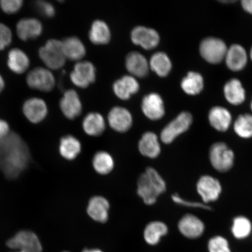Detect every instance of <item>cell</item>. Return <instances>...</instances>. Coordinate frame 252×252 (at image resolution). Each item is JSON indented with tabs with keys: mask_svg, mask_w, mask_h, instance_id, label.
Returning a JSON list of instances; mask_svg holds the SVG:
<instances>
[{
	"mask_svg": "<svg viewBox=\"0 0 252 252\" xmlns=\"http://www.w3.org/2000/svg\"><path fill=\"white\" fill-rule=\"evenodd\" d=\"M204 86L203 78L200 74L189 72L187 77L183 79L181 83L182 90L185 93L191 95L199 94Z\"/></svg>",
	"mask_w": 252,
	"mask_h": 252,
	"instance_id": "cell-33",
	"label": "cell"
},
{
	"mask_svg": "<svg viewBox=\"0 0 252 252\" xmlns=\"http://www.w3.org/2000/svg\"><path fill=\"white\" fill-rule=\"evenodd\" d=\"M35 7L37 11L43 17L51 18L55 15V8L51 3L45 1H36Z\"/></svg>",
	"mask_w": 252,
	"mask_h": 252,
	"instance_id": "cell-39",
	"label": "cell"
},
{
	"mask_svg": "<svg viewBox=\"0 0 252 252\" xmlns=\"http://www.w3.org/2000/svg\"><path fill=\"white\" fill-rule=\"evenodd\" d=\"M197 190L204 203L218 200L222 191V187L218 179L210 175L201 176L197 184Z\"/></svg>",
	"mask_w": 252,
	"mask_h": 252,
	"instance_id": "cell-9",
	"label": "cell"
},
{
	"mask_svg": "<svg viewBox=\"0 0 252 252\" xmlns=\"http://www.w3.org/2000/svg\"><path fill=\"white\" fill-rule=\"evenodd\" d=\"M131 40L135 45L146 50H151L158 45L160 37L156 30L140 26L132 31Z\"/></svg>",
	"mask_w": 252,
	"mask_h": 252,
	"instance_id": "cell-11",
	"label": "cell"
},
{
	"mask_svg": "<svg viewBox=\"0 0 252 252\" xmlns=\"http://www.w3.org/2000/svg\"><path fill=\"white\" fill-rule=\"evenodd\" d=\"M90 39L95 45H105L110 39V31L105 23L100 20L94 22L89 33Z\"/></svg>",
	"mask_w": 252,
	"mask_h": 252,
	"instance_id": "cell-30",
	"label": "cell"
},
{
	"mask_svg": "<svg viewBox=\"0 0 252 252\" xmlns=\"http://www.w3.org/2000/svg\"><path fill=\"white\" fill-rule=\"evenodd\" d=\"M210 124L217 131L224 132L228 130L232 122L231 113L222 107H214L209 115Z\"/></svg>",
	"mask_w": 252,
	"mask_h": 252,
	"instance_id": "cell-25",
	"label": "cell"
},
{
	"mask_svg": "<svg viewBox=\"0 0 252 252\" xmlns=\"http://www.w3.org/2000/svg\"><path fill=\"white\" fill-rule=\"evenodd\" d=\"M30 65L28 56L23 50L15 48L9 52L7 65L9 70L17 74H22L26 71Z\"/></svg>",
	"mask_w": 252,
	"mask_h": 252,
	"instance_id": "cell-23",
	"label": "cell"
},
{
	"mask_svg": "<svg viewBox=\"0 0 252 252\" xmlns=\"http://www.w3.org/2000/svg\"><path fill=\"white\" fill-rule=\"evenodd\" d=\"M110 204L108 200L102 196L91 198L87 207V213L96 222L104 223L108 220Z\"/></svg>",
	"mask_w": 252,
	"mask_h": 252,
	"instance_id": "cell-19",
	"label": "cell"
},
{
	"mask_svg": "<svg viewBox=\"0 0 252 252\" xmlns=\"http://www.w3.org/2000/svg\"><path fill=\"white\" fill-rule=\"evenodd\" d=\"M94 168L100 175H107L114 168L113 157L106 151H99L94 156L93 160Z\"/></svg>",
	"mask_w": 252,
	"mask_h": 252,
	"instance_id": "cell-32",
	"label": "cell"
},
{
	"mask_svg": "<svg viewBox=\"0 0 252 252\" xmlns=\"http://www.w3.org/2000/svg\"><path fill=\"white\" fill-rule=\"evenodd\" d=\"M12 34L10 28L4 24L0 23V51L10 45Z\"/></svg>",
	"mask_w": 252,
	"mask_h": 252,
	"instance_id": "cell-38",
	"label": "cell"
},
{
	"mask_svg": "<svg viewBox=\"0 0 252 252\" xmlns=\"http://www.w3.org/2000/svg\"><path fill=\"white\" fill-rule=\"evenodd\" d=\"M27 83L32 89L43 92H50L56 84L52 72L43 67H37L31 70L27 75Z\"/></svg>",
	"mask_w": 252,
	"mask_h": 252,
	"instance_id": "cell-8",
	"label": "cell"
},
{
	"mask_svg": "<svg viewBox=\"0 0 252 252\" xmlns=\"http://www.w3.org/2000/svg\"><path fill=\"white\" fill-rule=\"evenodd\" d=\"M210 160L214 169L220 172H226L232 168L234 153L223 143H216L210 149Z\"/></svg>",
	"mask_w": 252,
	"mask_h": 252,
	"instance_id": "cell-5",
	"label": "cell"
},
{
	"mask_svg": "<svg viewBox=\"0 0 252 252\" xmlns=\"http://www.w3.org/2000/svg\"><path fill=\"white\" fill-rule=\"evenodd\" d=\"M39 56L44 64L52 70L62 68L66 62L62 42L57 39L47 40L45 45L39 49Z\"/></svg>",
	"mask_w": 252,
	"mask_h": 252,
	"instance_id": "cell-3",
	"label": "cell"
},
{
	"mask_svg": "<svg viewBox=\"0 0 252 252\" xmlns=\"http://www.w3.org/2000/svg\"><path fill=\"white\" fill-rule=\"evenodd\" d=\"M82 252H103L99 249H86L84 250Z\"/></svg>",
	"mask_w": 252,
	"mask_h": 252,
	"instance_id": "cell-44",
	"label": "cell"
},
{
	"mask_svg": "<svg viewBox=\"0 0 252 252\" xmlns=\"http://www.w3.org/2000/svg\"><path fill=\"white\" fill-rule=\"evenodd\" d=\"M251 108H252V103H251Z\"/></svg>",
	"mask_w": 252,
	"mask_h": 252,
	"instance_id": "cell-46",
	"label": "cell"
},
{
	"mask_svg": "<svg viewBox=\"0 0 252 252\" xmlns=\"http://www.w3.org/2000/svg\"><path fill=\"white\" fill-rule=\"evenodd\" d=\"M43 32V25L36 18H23L17 24V34L21 40L37 39Z\"/></svg>",
	"mask_w": 252,
	"mask_h": 252,
	"instance_id": "cell-16",
	"label": "cell"
},
{
	"mask_svg": "<svg viewBox=\"0 0 252 252\" xmlns=\"http://www.w3.org/2000/svg\"><path fill=\"white\" fill-rule=\"evenodd\" d=\"M250 56H251V58L252 61V49L251 50Z\"/></svg>",
	"mask_w": 252,
	"mask_h": 252,
	"instance_id": "cell-45",
	"label": "cell"
},
{
	"mask_svg": "<svg viewBox=\"0 0 252 252\" xmlns=\"http://www.w3.org/2000/svg\"><path fill=\"white\" fill-rule=\"evenodd\" d=\"M83 127L86 133L90 136H99L105 130V119L98 113H90L84 118Z\"/></svg>",
	"mask_w": 252,
	"mask_h": 252,
	"instance_id": "cell-26",
	"label": "cell"
},
{
	"mask_svg": "<svg viewBox=\"0 0 252 252\" xmlns=\"http://www.w3.org/2000/svg\"><path fill=\"white\" fill-rule=\"evenodd\" d=\"M30 153L20 135L10 132L0 140V170L8 179L17 178L27 168Z\"/></svg>",
	"mask_w": 252,
	"mask_h": 252,
	"instance_id": "cell-1",
	"label": "cell"
},
{
	"mask_svg": "<svg viewBox=\"0 0 252 252\" xmlns=\"http://www.w3.org/2000/svg\"><path fill=\"white\" fill-rule=\"evenodd\" d=\"M234 130L236 134L241 138L252 137V115L239 116L235 121Z\"/></svg>",
	"mask_w": 252,
	"mask_h": 252,
	"instance_id": "cell-35",
	"label": "cell"
},
{
	"mask_svg": "<svg viewBox=\"0 0 252 252\" xmlns=\"http://www.w3.org/2000/svg\"><path fill=\"white\" fill-rule=\"evenodd\" d=\"M168 232V226L165 223L160 221L151 222L144 229V238L148 244L156 245Z\"/></svg>",
	"mask_w": 252,
	"mask_h": 252,
	"instance_id": "cell-28",
	"label": "cell"
},
{
	"mask_svg": "<svg viewBox=\"0 0 252 252\" xmlns=\"http://www.w3.org/2000/svg\"><path fill=\"white\" fill-rule=\"evenodd\" d=\"M126 67L134 77H145L149 74L150 70V64L147 59L137 52H131L127 55Z\"/></svg>",
	"mask_w": 252,
	"mask_h": 252,
	"instance_id": "cell-18",
	"label": "cell"
},
{
	"mask_svg": "<svg viewBox=\"0 0 252 252\" xmlns=\"http://www.w3.org/2000/svg\"><path fill=\"white\" fill-rule=\"evenodd\" d=\"M23 109L25 117L34 124L42 122L48 113L46 102L39 97H32L26 100Z\"/></svg>",
	"mask_w": 252,
	"mask_h": 252,
	"instance_id": "cell-12",
	"label": "cell"
},
{
	"mask_svg": "<svg viewBox=\"0 0 252 252\" xmlns=\"http://www.w3.org/2000/svg\"><path fill=\"white\" fill-rule=\"evenodd\" d=\"M5 87V82L4 79H3L1 75L0 74V93L2 92L3 90L4 89Z\"/></svg>",
	"mask_w": 252,
	"mask_h": 252,
	"instance_id": "cell-43",
	"label": "cell"
},
{
	"mask_svg": "<svg viewBox=\"0 0 252 252\" xmlns=\"http://www.w3.org/2000/svg\"><path fill=\"white\" fill-rule=\"evenodd\" d=\"M227 50V47L222 40L214 37L205 39L200 46L201 56L212 64L221 62L225 59Z\"/></svg>",
	"mask_w": 252,
	"mask_h": 252,
	"instance_id": "cell-7",
	"label": "cell"
},
{
	"mask_svg": "<svg viewBox=\"0 0 252 252\" xmlns=\"http://www.w3.org/2000/svg\"><path fill=\"white\" fill-rule=\"evenodd\" d=\"M191 124L190 113L182 112L163 129L160 133V140L166 144H171L179 135L188 131Z\"/></svg>",
	"mask_w": 252,
	"mask_h": 252,
	"instance_id": "cell-6",
	"label": "cell"
},
{
	"mask_svg": "<svg viewBox=\"0 0 252 252\" xmlns=\"http://www.w3.org/2000/svg\"><path fill=\"white\" fill-rule=\"evenodd\" d=\"M242 5L246 11L252 14V0H244L242 1Z\"/></svg>",
	"mask_w": 252,
	"mask_h": 252,
	"instance_id": "cell-42",
	"label": "cell"
},
{
	"mask_svg": "<svg viewBox=\"0 0 252 252\" xmlns=\"http://www.w3.org/2000/svg\"><path fill=\"white\" fill-rule=\"evenodd\" d=\"M141 108L145 116L152 121H158L165 115L162 97L156 93H151L145 96L142 102Z\"/></svg>",
	"mask_w": 252,
	"mask_h": 252,
	"instance_id": "cell-14",
	"label": "cell"
},
{
	"mask_svg": "<svg viewBox=\"0 0 252 252\" xmlns=\"http://www.w3.org/2000/svg\"><path fill=\"white\" fill-rule=\"evenodd\" d=\"M208 249L209 252H231L228 241L220 236L211 238L208 244Z\"/></svg>",
	"mask_w": 252,
	"mask_h": 252,
	"instance_id": "cell-36",
	"label": "cell"
},
{
	"mask_svg": "<svg viewBox=\"0 0 252 252\" xmlns=\"http://www.w3.org/2000/svg\"><path fill=\"white\" fill-rule=\"evenodd\" d=\"M172 198L173 201L176 204L182 205V206L192 207V208H200L203 209H211V208L207 206L206 204L198 202H193V201H189L186 200L179 196L178 194L172 195Z\"/></svg>",
	"mask_w": 252,
	"mask_h": 252,
	"instance_id": "cell-40",
	"label": "cell"
},
{
	"mask_svg": "<svg viewBox=\"0 0 252 252\" xmlns=\"http://www.w3.org/2000/svg\"><path fill=\"white\" fill-rule=\"evenodd\" d=\"M224 94L226 100L232 105H239L245 99V90L241 82L237 79H232L226 84Z\"/></svg>",
	"mask_w": 252,
	"mask_h": 252,
	"instance_id": "cell-29",
	"label": "cell"
},
{
	"mask_svg": "<svg viewBox=\"0 0 252 252\" xmlns=\"http://www.w3.org/2000/svg\"><path fill=\"white\" fill-rule=\"evenodd\" d=\"M60 107L63 114L68 119L78 117L82 112V104L76 91L73 90L65 91L60 102Z\"/></svg>",
	"mask_w": 252,
	"mask_h": 252,
	"instance_id": "cell-17",
	"label": "cell"
},
{
	"mask_svg": "<svg viewBox=\"0 0 252 252\" xmlns=\"http://www.w3.org/2000/svg\"><path fill=\"white\" fill-rule=\"evenodd\" d=\"M9 133L10 131L8 123L4 120L0 119V140L7 136Z\"/></svg>",
	"mask_w": 252,
	"mask_h": 252,
	"instance_id": "cell-41",
	"label": "cell"
},
{
	"mask_svg": "<svg viewBox=\"0 0 252 252\" xmlns=\"http://www.w3.org/2000/svg\"><path fill=\"white\" fill-rule=\"evenodd\" d=\"M7 246L12 252H42V244L34 232L30 231L18 232L7 242Z\"/></svg>",
	"mask_w": 252,
	"mask_h": 252,
	"instance_id": "cell-4",
	"label": "cell"
},
{
	"mask_svg": "<svg viewBox=\"0 0 252 252\" xmlns=\"http://www.w3.org/2000/svg\"><path fill=\"white\" fill-rule=\"evenodd\" d=\"M108 123L113 130L120 133H124L131 128L133 118L127 109L117 106L109 112Z\"/></svg>",
	"mask_w": 252,
	"mask_h": 252,
	"instance_id": "cell-13",
	"label": "cell"
},
{
	"mask_svg": "<svg viewBox=\"0 0 252 252\" xmlns=\"http://www.w3.org/2000/svg\"><path fill=\"white\" fill-rule=\"evenodd\" d=\"M252 223L247 217L239 216L233 220L231 231L234 237L238 239L247 238L251 234Z\"/></svg>",
	"mask_w": 252,
	"mask_h": 252,
	"instance_id": "cell-34",
	"label": "cell"
},
{
	"mask_svg": "<svg viewBox=\"0 0 252 252\" xmlns=\"http://www.w3.org/2000/svg\"><path fill=\"white\" fill-rule=\"evenodd\" d=\"M62 45L66 59L71 61H79L86 55V47L77 37H67L62 41Z\"/></svg>",
	"mask_w": 252,
	"mask_h": 252,
	"instance_id": "cell-24",
	"label": "cell"
},
{
	"mask_svg": "<svg viewBox=\"0 0 252 252\" xmlns=\"http://www.w3.org/2000/svg\"><path fill=\"white\" fill-rule=\"evenodd\" d=\"M60 153L64 158L73 160L81 151V144L77 138L68 135L62 138L59 147Z\"/></svg>",
	"mask_w": 252,
	"mask_h": 252,
	"instance_id": "cell-27",
	"label": "cell"
},
{
	"mask_svg": "<svg viewBox=\"0 0 252 252\" xmlns=\"http://www.w3.org/2000/svg\"><path fill=\"white\" fill-rule=\"evenodd\" d=\"M225 59L228 67L235 71L242 70L247 63V53L244 47L239 45L230 47Z\"/></svg>",
	"mask_w": 252,
	"mask_h": 252,
	"instance_id": "cell-22",
	"label": "cell"
},
{
	"mask_svg": "<svg viewBox=\"0 0 252 252\" xmlns=\"http://www.w3.org/2000/svg\"><path fill=\"white\" fill-rule=\"evenodd\" d=\"M137 193L147 205L155 204L158 197L165 192L166 186L164 180L156 170L148 168L141 174L137 183Z\"/></svg>",
	"mask_w": 252,
	"mask_h": 252,
	"instance_id": "cell-2",
	"label": "cell"
},
{
	"mask_svg": "<svg viewBox=\"0 0 252 252\" xmlns=\"http://www.w3.org/2000/svg\"><path fill=\"white\" fill-rule=\"evenodd\" d=\"M23 3L22 0H1L0 7L5 14H14L20 10Z\"/></svg>",
	"mask_w": 252,
	"mask_h": 252,
	"instance_id": "cell-37",
	"label": "cell"
},
{
	"mask_svg": "<svg viewBox=\"0 0 252 252\" xmlns=\"http://www.w3.org/2000/svg\"><path fill=\"white\" fill-rule=\"evenodd\" d=\"M70 252L64 251V252Z\"/></svg>",
	"mask_w": 252,
	"mask_h": 252,
	"instance_id": "cell-47",
	"label": "cell"
},
{
	"mask_svg": "<svg viewBox=\"0 0 252 252\" xmlns=\"http://www.w3.org/2000/svg\"><path fill=\"white\" fill-rule=\"evenodd\" d=\"M70 77L75 86L86 88L95 80V68L90 62H79L75 65Z\"/></svg>",
	"mask_w": 252,
	"mask_h": 252,
	"instance_id": "cell-10",
	"label": "cell"
},
{
	"mask_svg": "<svg viewBox=\"0 0 252 252\" xmlns=\"http://www.w3.org/2000/svg\"><path fill=\"white\" fill-rule=\"evenodd\" d=\"M113 91L119 99L127 100L136 94L140 86L136 79L131 75H125L113 84Z\"/></svg>",
	"mask_w": 252,
	"mask_h": 252,
	"instance_id": "cell-20",
	"label": "cell"
},
{
	"mask_svg": "<svg viewBox=\"0 0 252 252\" xmlns=\"http://www.w3.org/2000/svg\"><path fill=\"white\" fill-rule=\"evenodd\" d=\"M138 150L142 155L150 158L158 157L161 149L157 134L150 131L144 133L138 143Z\"/></svg>",
	"mask_w": 252,
	"mask_h": 252,
	"instance_id": "cell-21",
	"label": "cell"
},
{
	"mask_svg": "<svg viewBox=\"0 0 252 252\" xmlns=\"http://www.w3.org/2000/svg\"><path fill=\"white\" fill-rule=\"evenodd\" d=\"M181 234L189 239L199 238L203 235L205 226L202 220L193 214H186L178 223Z\"/></svg>",
	"mask_w": 252,
	"mask_h": 252,
	"instance_id": "cell-15",
	"label": "cell"
},
{
	"mask_svg": "<svg viewBox=\"0 0 252 252\" xmlns=\"http://www.w3.org/2000/svg\"><path fill=\"white\" fill-rule=\"evenodd\" d=\"M150 68L159 77H165L169 74L172 63L165 53L157 52L151 57Z\"/></svg>",
	"mask_w": 252,
	"mask_h": 252,
	"instance_id": "cell-31",
	"label": "cell"
}]
</instances>
